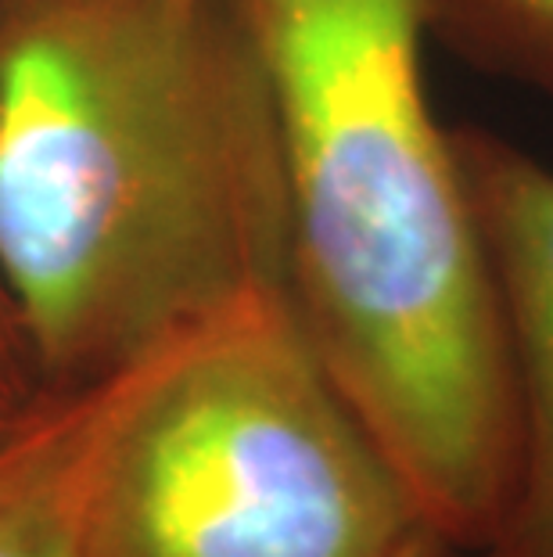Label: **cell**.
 <instances>
[{"label": "cell", "instance_id": "obj_1", "mask_svg": "<svg viewBox=\"0 0 553 557\" xmlns=\"http://www.w3.org/2000/svg\"><path fill=\"white\" fill-rule=\"evenodd\" d=\"M266 73L227 0H0V284L40 393L285 292Z\"/></svg>", "mask_w": 553, "mask_h": 557}, {"label": "cell", "instance_id": "obj_2", "mask_svg": "<svg viewBox=\"0 0 553 557\" xmlns=\"http://www.w3.org/2000/svg\"><path fill=\"white\" fill-rule=\"evenodd\" d=\"M227 4L274 101L288 310L435 536L486 554L514 515L521 407L420 0Z\"/></svg>", "mask_w": 553, "mask_h": 557}, {"label": "cell", "instance_id": "obj_3", "mask_svg": "<svg viewBox=\"0 0 553 557\" xmlns=\"http://www.w3.org/2000/svg\"><path fill=\"white\" fill-rule=\"evenodd\" d=\"M450 547L305 346L285 292L198 327L104 446L87 557H420Z\"/></svg>", "mask_w": 553, "mask_h": 557}, {"label": "cell", "instance_id": "obj_4", "mask_svg": "<svg viewBox=\"0 0 553 557\" xmlns=\"http://www.w3.org/2000/svg\"><path fill=\"white\" fill-rule=\"evenodd\" d=\"M456 159L507 320L521 482L489 557H553V165L489 126L453 129Z\"/></svg>", "mask_w": 553, "mask_h": 557}, {"label": "cell", "instance_id": "obj_5", "mask_svg": "<svg viewBox=\"0 0 553 557\" xmlns=\"http://www.w3.org/2000/svg\"><path fill=\"white\" fill-rule=\"evenodd\" d=\"M191 335L109 382L40 393L18 413L0 438V557H87L84 515L104 446Z\"/></svg>", "mask_w": 553, "mask_h": 557}, {"label": "cell", "instance_id": "obj_6", "mask_svg": "<svg viewBox=\"0 0 553 557\" xmlns=\"http://www.w3.org/2000/svg\"><path fill=\"white\" fill-rule=\"evenodd\" d=\"M420 18L464 65L553 101V0H420Z\"/></svg>", "mask_w": 553, "mask_h": 557}, {"label": "cell", "instance_id": "obj_7", "mask_svg": "<svg viewBox=\"0 0 553 557\" xmlns=\"http://www.w3.org/2000/svg\"><path fill=\"white\" fill-rule=\"evenodd\" d=\"M40 396L37 371H33L29 346L22 338L15 306H11L4 284H0V403L8 407H29Z\"/></svg>", "mask_w": 553, "mask_h": 557}, {"label": "cell", "instance_id": "obj_8", "mask_svg": "<svg viewBox=\"0 0 553 557\" xmlns=\"http://www.w3.org/2000/svg\"><path fill=\"white\" fill-rule=\"evenodd\" d=\"M26 410V407H22ZM18 407H8V403H0V438H4L8 432H11V424L18 421V413H22Z\"/></svg>", "mask_w": 553, "mask_h": 557}, {"label": "cell", "instance_id": "obj_9", "mask_svg": "<svg viewBox=\"0 0 553 557\" xmlns=\"http://www.w3.org/2000/svg\"><path fill=\"white\" fill-rule=\"evenodd\" d=\"M420 557H489V554H481V550H456V547H435V550L420 554Z\"/></svg>", "mask_w": 553, "mask_h": 557}]
</instances>
